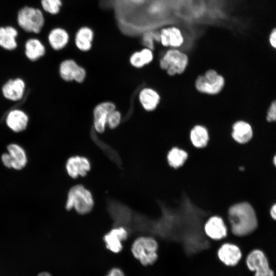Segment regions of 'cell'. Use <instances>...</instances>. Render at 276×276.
<instances>
[{
  "mask_svg": "<svg viewBox=\"0 0 276 276\" xmlns=\"http://www.w3.org/2000/svg\"><path fill=\"white\" fill-rule=\"evenodd\" d=\"M43 9L52 15L57 14L62 5V0H41Z\"/></svg>",
  "mask_w": 276,
  "mask_h": 276,
  "instance_id": "4316f807",
  "label": "cell"
},
{
  "mask_svg": "<svg viewBox=\"0 0 276 276\" xmlns=\"http://www.w3.org/2000/svg\"><path fill=\"white\" fill-rule=\"evenodd\" d=\"M247 269L256 272L269 267L268 260L264 252L259 249L250 250L244 259Z\"/></svg>",
  "mask_w": 276,
  "mask_h": 276,
  "instance_id": "9a60e30c",
  "label": "cell"
},
{
  "mask_svg": "<svg viewBox=\"0 0 276 276\" xmlns=\"http://www.w3.org/2000/svg\"><path fill=\"white\" fill-rule=\"evenodd\" d=\"M273 162L274 165L276 167V155L273 157Z\"/></svg>",
  "mask_w": 276,
  "mask_h": 276,
  "instance_id": "8d00e7d4",
  "label": "cell"
},
{
  "mask_svg": "<svg viewBox=\"0 0 276 276\" xmlns=\"http://www.w3.org/2000/svg\"><path fill=\"white\" fill-rule=\"evenodd\" d=\"M17 19L19 26L27 32L39 33L44 24V18L41 11L28 6L19 10Z\"/></svg>",
  "mask_w": 276,
  "mask_h": 276,
  "instance_id": "277c9868",
  "label": "cell"
},
{
  "mask_svg": "<svg viewBox=\"0 0 276 276\" xmlns=\"http://www.w3.org/2000/svg\"><path fill=\"white\" fill-rule=\"evenodd\" d=\"M25 91V82L20 78L8 80L2 87V93L4 98L13 102L21 100Z\"/></svg>",
  "mask_w": 276,
  "mask_h": 276,
  "instance_id": "7c38bea8",
  "label": "cell"
},
{
  "mask_svg": "<svg viewBox=\"0 0 276 276\" xmlns=\"http://www.w3.org/2000/svg\"><path fill=\"white\" fill-rule=\"evenodd\" d=\"M94 33L89 27L84 26L79 28L75 36V44L80 51L87 52L93 45Z\"/></svg>",
  "mask_w": 276,
  "mask_h": 276,
  "instance_id": "d6986e66",
  "label": "cell"
},
{
  "mask_svg": "<svg viewBox=\"0 0 276 276\" xmlns=\"http://www.w3.org/2000/svg\"><path fill=\"white\" fill-rule=\"evenodd\" d=\"M154 40L160 41L159 33L156 32H148L143 36L142 41L146 48L151 50L154 49Z\"/></svg>",
  "mask_w": 276,
  "mask_h": 276,
  "instance_id": "83f0119b",
  "label": "cell"
},
{
  "mask_svg": "<svg viewBox=\"0 0 276 276\" xmlns=\"http://www.w3.org/2000/svg\"><path fill=\"white\" fill-rule=\"evenodd\" d=\"M266 119L269 122H276V100L271 103L267 111Z\"/></svg>",
  "mask_w": 276,
  "mask_h": 276,
  "instance_id": "f546056e",
  "label": "cell"
},
{
  "mask_svg": "<svg viewBox=\"0 0 276 276\" xmlns=\"http://www.w3.org/2000/svg\"><path fill=\"white\" fill-rule=\"evenodd\" d=\"M37 276H52L51 273L47 271H42L40 272Z\"/></svg>",
  "mask_w": 276,
  "mask_h": 276,
  "instance_id": "d590c367",
  "label": "cell"
},
{
  "mask_svg": "<svg viewBox=\"0 0 276 276\" xmlns=\"http://www.w3.org/2000/svg\"><path fill=\"white\" fill-rule=\"evenodd\" d=\"M48 38L51 48L54 50L59 51L68 44L70 36L65 29L58 27L53 29L50 32Z\"/></svg>",
  "mask_w": 276,
  "mask_h": 276,
  "instance_id": "44dd1931",
  "label": "cell"
},
{
  "mask_svg": "<svg viewBox=\"0 0 276 276\" xmlns=\"http://www.w3.org/2000/svg\"><path fill=\"white\" fill-rule=\"evenodd\" d=\"M189 140L194 147L203 148L208 145L210 141L209 131L203 126L195 125L190 132Z\"/></svg>",
  "mask_w": 276,
  "mask_h": 276,
  "instance_id": "7402d4cb",
  "label": "cell"
},
{
  "mask_svg": "<svg viewBox=\"0 0 276 276\" xmlns=\"http://www.w3.org/2000/svg\"><path fill=\"white\" fill-rule=\"evenodd\" d=\"M94 205L91 192L81 185L72 187L67 194L65 209L70 211L74 208L79 214L89 213Z\"/></svg>",
  "mask_w": 276,
  "mask_h": 276,
  "instance_id": "3957f363",
  "label": "cell"
},
{
  "mask_svg": "<svg viewBox=\"0 0 276 276\" xmlns=\"http://www.w3.org/2000/svg\"><path fill=\"white\" fill-rule=\"evenodd\" d=\"M129 232L123 226L114 227L103 237L106 248L110 251L118 254L123 249L122 241L126 240Z\"/></svg>",
  "mask_w": 276,
  "mask_h": 276,
  "instance_id": "30bf717a",
  "label": "cell"
},
{
  "mask_svg": "<svg viewBox=\"0 0 276 276\" xmlns=\"http://www.w3.org/2000/svg\"><path fill=\"white\" fill-rule=\"evenodd\" d=\"M217 256L224 265L234 267L237 265L243 258L242 251L237 244L225 242L218 248Z\"/></svg>",
  "mask_w": 276,
  "mask_h": 276,
  "instance_id": "52a82bcc",
  "label": "cell"
},
{
  "mask_svg": "<svg viewBox=\"0 0 276 276\" xmlns=\"http://www.w3.org/2000/svg\"><path fill=\"white\" fill-rule=\"evenodd\" d=\"M189 62L188 56L177 49L168 50L160 59L159 65L171 76L181 74L186 70Z\"/></svg>",
  "mask_w": 276,
  "mask_h": 276,
  "instance_id": "5b68a950",
  "label": "cell"
},
{
  "mask_svg": "<svg viewBox=\"0 0 276 276\" xmlns=\"http://www.w3.org/2000/svg\"><path fill=\"white\" fill-rule=\"evenodd\" d=\"M270 214L271 217L276 220V203L274 204L271 208Z\"/></svg>",
  "mask_w": 276,
  "mask_h": 276,
  "instance_id": "e575fe53",
  "label": "cell"
},
{
  "mask_svg": "<svg viewBox=\"0 0 276 276\" xmlns=\"http://www.w3.org/2000/svg\"><path fill=\"white\" fill-rule=\"evenodd\" d=\"M166 157L170 167L178 169L186 162L188 158V153L182 148L174 146L168 151Z\"/></svg>",
  "mask_w": 276,
  "mask_h": 276,
  "instance_id": "d4e9b609",
  "label": "cell"
},
{
  "mask_svg": "<svg viewBox=\"0 0 276 276\" xmlns=\"http://www.w3.org/2000/svg\"><path fill=\"white\" fill-rule=\"evenodd\" d=\"M65 167L68 175L75 179L79 176L84 177L86 175L90 170L91 166L88 158L76 155L68 158Z\"/></svg>",
  "mask_w": 276,
  "mask_h": 276,
  "instance_id": "4fadbf2b",
  "label": "cell"
},
{
  "mask_svg": "<svg viewBox=\"0 0 276 276\" xmlns=\"http://www.w3.org/2000/svg\"><path fill=\"white\" fill-rule=\"evenodd\" d=\"M122 119L121 112L116 110H113L109 115L107 121V127L110 129L117 128L120 124Z\"/></svg>",
  "mask_w": 276,
  "mask_h": 276,
  "instance_id": "f1b7e54d",
  "label": "cell"
},
{
  "mask_svg": "<svg viewBox=\"0 0 276 276\" xmlns=\"http://www.w3.org/2000/svg\"><path fill=\"white\" fill-rule=\"evenodd\" d=\"M254 276H274V271L270 267L254 272Z\"/></svg>",
  "mask_w": 276,
  "mask_h": 276,
  "instance_id": "1f68e13d",
  "label": "cell"
},
{
  "mask_svg": "<svg viewBox=\"0 0 276 276\" xmlns=\"http://www.w3.org/2000/svg\"><path fill=\"white\" fill-rule=\"evenodd\" d=\"M29 121V118L27 113L23 110L18 108L9 111L5 118L7 126L11 131L16 133L26 130Z\"/></svg>",
  "mask_w": 276,
  "mask_h": 276,
  "instance_id": "5bb4252c",
  "label": "cell"
},
{
  "mask_svg": "<svg viewBox=\"0 0 276 276\" xmlns=\"http://www.w3.org/2000/svg\"><path fill=\"white\" fill-rule=\"evenodd\" d=\"M224 84V77L215 70L211 69L203 75H200L197 78L195 86L199 92L213 95L219 93Z\"/></svg>",
  "mask_w": 276,
  "mask_h": 276,
  "instance_id": "8992f818",
  "label": "cell"
},
{
  "mask_svg": "<svg viewBox=\"0 0 276 276\" xmlns=\"http://www.w3.org/2000/svg\"><path fill=\"white\" fill-rule=\"evenodd\" d=\"M17 31L13 27H0V47L8 51L15 49L17 44L16 38Z\"/></svg>",
  "mask_w": 276,
  "mask_h": 276,
  "instance_id": "603a6c76",
  "label": "cell"
},
{
  "mask_svg": "<svg viewBox=\"0 0 276 276\" xmlns=\"http://www.w3.org/2000/svg\"><path fill=\"white\" fill-rule=\"evenodd\" d=\"M231 136L233 140L239 144H245L249 142L253 136L250 125L243 121L236 122L233 125Z\"/></svg>",
  "mask_w": 276,
  "mask_h": 276,
  "instance_id": "e0dca14e",
  "label": "cell"
},
{
  "mask_svg": "<svg viewBox=\"0 0 276 276\" xmlns=\"http://www.w3.org/2000/svg\"><path fill=\"white\" fill-rule=\"evenodd\" d=\"M158 243L153 237L141 236L131 245L133 257L144 266L153 265L158 259Z\"/></svg>",
  "mask_w": 276,
  "mask_h": 276,
  "instance_id": "7a4b0ae2",
  "label": "cell"
},
{
  "mask_svg": "<svg viewBox=\"0 0 276 276\" xmlns=\"http://www.w3.org/2000/svg\"><path fill=\"white\" fill-rule=\"evenodd\" d=\"M60 77L65 81H75L82 82L86 78L85 69L73 59H66L61 62L59 67Z\"/></svg>",
  "mask_w": 276,
  "mask_h": 276,
  "instance_id": "ba28073f",
  "label": "cell"
},
{
  "mask_svg": "<svg viewBox=\"0 0 276 276\" xmlns=\"http://www.w3.org/2000/svg\"><path fill=\"white\" fill-rule=\"evenodd\" d=\"M116 109L115 105L106 101L98 104L94 109V127L96 132L102 133L107 127V121L109 114Z\"/></svg>",
  "mask_w": 276,
  "mask_h": 276,
  "instance_id": "8fae6325",
  "label": "cell"
},
{
  "mask_svg": "<svg viewBox=\"0 0 276 276\" xmlns=\"http://www.w3.org/2000/svg\"><path fill=\"white\" fill-rule=\"evenodd\" d=\"M25 55L27 58L35 61L43 56L45 53V48L39 39L31 38L28 39L25 45Z\"/></svg>",
  "mask_w": 276,
  "mask_h": 276,
  "instance_id": "cb8c5ba5",
  "label": "cell"
},
{
  "mask_svg": "<svg viewBox=\"0 0 276 276\" xmlns=\"http://www.w3.org/2000/svg\"><path fill=\"white\" fill-rule=\"evenodd\" d=\"M159 36L160 42L164 47L179 48L184 42V38L180 30L175 27L162 29Z\"/></svg>",
  "mask_w": 276,
  "mask_h": 276,
  "instance_id": "2e32d148",
  "label": "cell"
},
{
  "mask_svg": "<svg viewBox=\"0 0 276 276\" xmlns=\"http://www.w3.org/2000/svg\"><path fill=\"white\" fill-rule=\"evenodd\" d=\"M269 42L271 45L276 49V28H274L270 34Z\"/></svg>",
  "mask_w": 276,
  "mask_h": 276,
  "instance_id": "836d02e7",
  "label": "cell"
},
{
  "mask_svg": "<svg viewBox=\"0 0 276 276\" xmlns=\"http://www.w3.org/2000/svg\"><path fill=\"white\" fill-rule=\"evenodd\" d=\"M1 158L2 164L5 167L8 169H12L13 160L8 152L3 153Z\"/></svg>",
  "mask_w": 276,
  "mask_h": 276,
  "instance_id": "4dcf8cb0",
  "label": "cell"
},
{
  "mask_svg": "<svg viewBox=\"0 0 276 276\" xmlns=\"http://www.w3.org/2000/svg\"><path fill=\"white\" fill-rule=\"evenodd\" d=\"M7 150L13 160V169L19 171L25 168L28 157L22 147L16 143H11L7 146Z\"/></svg>",
  "mask_w": 276,
  "mask_h": 276,
  "instance_id": "ac0fdd59",
  "label": "cell"
},
{
  "mask_svg": "<svg viewBox=\"0 0 276 276\" xmlns=\"http://www.w3.org/2000/svg\"><path fill=\"white\" fill-rule=\"evenodd\" d=\"M205 235L214 241H221L225 238L228 229L223 219L219 216L214 215L210 217L203 226Z\"/></svg>",
  "mask_w": 276,
  "mask_h": 276,
  "instance_id": "9c48e42d",
  "label": "cell"
},
{
  "mask_svg": "<svg viewBox=\"0 0 276 276\" xmlns=\"http://www.w3.org/2000/svg\"><path fill=\"white\" fill-rule=\"evenodd\" d=\"M153 57L152 50L145 48L132 53L129 58V62L134 67L140 68L151 62Z\"/></svg>",
  "mask_w": 276,
  "mask_h": 276,
  "instance_id": "484cf974",
  "label": "cell"
},
{
  "mask_svg": "<svg viewBox=\"0 0 276 276\" xmlns=\"http://www.w3.org/2000/svg\"><path fill=\"white\" fill-rule=\"evenodd\" d=\"M160 96L154 89L150 87L143 88L139 93V101L144 108L148 111L155 110L160 102Z\"/></svg>",
  "mask_w": 276,
  "mask_h": 276,
  "instance_id": "ffe728a7",
  "label": "cell"
},
{
  "mask_svg": "<svg viewBox=\"0 0 276 276\" xmlns=\"http://www.w3.org/2000/svg\"><path fill=\"white\" fill-rule=\"evenodd\" d=\"M258 224L255 209L248 202H239L229 208L226 224L228 233L236 237H246L257 229Z\"/></svg>",
  "mask_w": 276,
  "mask_h": 276,
  "instance_id": "6da1fadb",
  "label": "cell"
},
{
  "mask_svg": "<svg viewBox=\"0 0 276 276\" xmlns=\"http://www.w3.org/2000/svg\"><path fill=\"white\" fill-rule=\"evenodd\" d=\"M105 276H125L123 270L119 267L110 269Z\"/></svg>",
  "mask_w": 276,
  "mask_h": 276,
  "instance_id": "d6a6232c",
  "label": "cell"
}]
</instances>
